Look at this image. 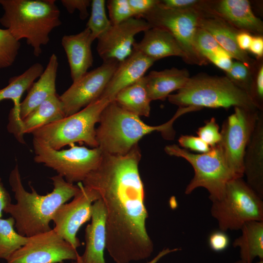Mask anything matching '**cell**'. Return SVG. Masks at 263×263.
<instances>
[{
	"mask_svg": "<svg viewBox=\"0 0 263 263\" xmlns=\"http://www.w3.org/2000/svg\"><path fill=\"white\" fill-rule=\"evenodd\" d=\"M141 158L138 144L123 155L103 152L99 165L82 182L98 193L104 205L106 249L115 263L145 260L153 251L146 227L148 212L138 169Z\"/></svg>",
	"mask_w": 263,
	"mask_h": 263,
	"instance_id": "6da1fadb",
	"label": "cell"
},
{
	"mask_svg": "<svg viewBox=\"0 0 263 263\" xmlns=\"http://www.w3.org/2000/svg\"><path fill=\"white\" fill-rule=\"evenodd\" d=\"M50 178L53 190L42 195L31 186V192L25 189L18 165L11 171L9 183L16 203L10 204L4 212L14 218L15 227L19 234L30 237L50 230V223L56 210L79 190L78 185L67 182L58 174Z\"/></svg>",
	"mask_w": 263,
	"mask_h": 263,
	"instance_id": "7a4b0ae2",
	"label": "cell"
},
{
	"mask_svg": "<svg viewBox=\"0 0 263 263\" xmlns=\"http://www.w3.org/2000/svg\"><path fill=\"white\" fill-rule=\"evenodd\" d=\"M189 112L187 108H179L167 122L158 126H150L139 116L129 112L111 101L102 111L96 129L98 147L104 152L123 155L127 153L144 136L160 132L166 139L174 136L173 124L182 115Z\"/></svg>",
	"mask_w": 263,
	"mask_h": 263,
	"instance_id": "3957f363",
	"label": "cell"
},
{
	"mask_svg": "<svg viewBox=\"0 0 263 263\" xmlns=\"http://www.w3.org/2000/svg\"><path fill=\"white\" fill-rule=\"evenodd\" d=\"M0 23L19 41L26 39L38 57L50 41V34L61 24L55 0H0Z\"/></svg>",
	"mask_w": 263,
	"mask_h": 263,
	"instance_id": "277c9868",
	"label": "cell"
},
{
	"mask_svg": "<svg viewBox=\"0 0 263 263\" xmlns=\"http://www.w3.org/2000/svg\"><path fill=\"white\" fill-rule=\"evenodd\" d=\"M168 99L179 108L190 107L196 111L203 108L227 109L231 107L259 110L247 93L226 76L205 73L190 77L186 85L170 94Z\"/></svg>",
	"mask_w": 263,
	"mask_h": 263,
	"instance_id": "5b68a950",
	"label": "cell"
},
{
	"mask_svg": "<svg viewBox=\"0 0 263 263\" xmlns=\"http://www.w3.org/2000/svg\"><path fill=\"white\" fill-rule=\"evenodd\" d=\"M112 100L99 98L78 112L52 122L32 133L53 149L59 150L75 143H84L93 148L98 147L95 125L101 114Z\"/></svg>",
	"mask_w": 263,
	"mask_h": 263,
	"instance_id": "8992f818",
	"label": "cell"
},
{
	"mask_svg": "<svg viewBox=\"0 0 263 263\" xmlns=\"http://www.w3.org/2000/svg\"><path fill=\"white\" fill-rule=\"evenodd\" d=\"M243 177L230 180L223 197L212 201L211 216L216 220L219 230H240L246 222L263 221V201Z\"/></svg>",
	"mask_w": 263,
	"mask_h": 263,
	"instance_id": "52a82bcc",
	"label": "cell"
},
{
	"mask_svg": "<svg viewBox=\"0 0 263 263\" xmlns=\"http://www.w3.org/2000/svg\"><path fill=\"white\" fill-rule=\"evenodd\" d=\"M165 151L169 155L181 157L192 167L194 175L186 186L188 195L198 188H204L211 201L220 200L225 193L227 183L235 178L226 167L217 145L207 152L193 153L176 144L166 146Z\"/></svg>",
	"mask_w": 263,
	"mask_h": 263,
	"instance_id": "ba28073f",
	"label": "cell"
},
{
	"mask_svg": "<svg viewBox=\"0 0 263 263\" xmlns=\"http://www.w3.org/2000/svg\"><path fill=\"white\" fill-rule=\"evenodd\" d=\"M34 161L56 171L67 182H82L99 165L103 151L99 148L88 149L75 144L68 149L56 150L33 138Z\"/></svg>",
	"mask_w": 263,
	"mask_h": 263,
	"instance_id": "9c48e42d",
	"label": "cell"
},
{
	"mask_svg": "<svg viewBox=\"0 0 263 263\" xmlns=\"http://www.w3.org/2000/svg\"><path fill=\"white\" fill-rule=\"evenodd\" d=\"M159 2L142 19L151 27L166 30L175 38L186 56V63L199 66L207 65L209 62L199 53L194 43L199 19L205 16V14L196 9L168 8Z\"/></svg>",
	"mask_w": 263,
	"mask_h": 263,
	"instance_id": "30bf717a",
	"label": "cell"
},
{
	"mask_svg": "<svg viewBox=\"0 0 263 263\" xmlns=\"http://www.w3.org/2000/svg\"><path fill=\"white\" fill-rule=\"evenodd\" d=\"M260 111L234 107L225 119L217 145L225 163L235 178L244 177V157Z\"/></svg>",
	"mask_w": 263,
	"mask_h": 263,
	"instance_id": "8fae6325",
	"label": "cell"
},
{
	"mask_svg": "<svg viewBox=\"0 0 263 263\" xmlns=\"http://www.w3.org/2000/svg\"><path fill=\"white\" fill-rule=\"evenodd\" d=\"M119 62L103 61L96 68L87 72L59 96L65 116L76 113L99 98L106 87Z\"/></svg>",
	"mask_w": 263,
	"mask_h": 263,
	"instance_id": "7c38bea8",
	"label": "cell"
},
{
	"mask_svg": "<svg viewBox=\"0 0 263 263\" xmlns=\"http://www.w3.org/2000/svg\"><path fill=\"white\" fill-rule=\"evenodd\" d=\"M76 249L62 239L53 229L30 237L28 242L13 253L7 263H58L76 261Z\"/></svg>",
	"mask_w": 263,
	"mask_h": 263,
	"instance_id": "4fadbf2b",
	"label": "cell"
},
{
	"mask_svg": "<svg viewBox=\"0 0 263 263\" xmlns=\"http://www.w3.org/2000/svg\"><path fill=\"white\" fill-rule=\"evenodd\" d=\"M77 185L79 190L73 200L60 206L52 219L57 234L75 249L81 245L76 236L77 232L82 225L91 219L93 204L99 199L94 189L82 182Z\"/></svg>",
	"mask_w": 263,
	"mask_h": 263,
	"instance_id": "5bb4252c",
	"label": "cell"
},
{
	"mask_svg": "<svg viewBox=\"0 0 263 263\" xmlns=\"http://www.w3.org/2000/svg\"><path fill=\"white\" fill-rule=\"evenodd\" d=\"M150 28L145 19L136 18L112 25L97 39L96 50L99 56L103 61H123L132 52L135 36Z\"/></svg>",
	"mask_w": 263,
	"mask_h": 263,
	"instance_id": "9a60e30c",
	"label": "cell"
},
{
	"mask_svg": "<svg viewBox=\"0 0 263 263\" xmlns=\"http://www.w3.org/2000/svg\"><path fill=\"white\" fill-rule=\"evenodd\" d=\"M208 12L239 31L263 35V23L255 15L247 0H209Z\"/></svg>",
	"mask_w": 263,
	"mask_h": 263,
	"instance_id": "2e32d148",
	"label": "cell"
},
{
	"mask_svg": "<svg viewBox=\"0 0 263 263\" xmlns=\"http://www.w3.org/2000/svg\"><path fill=\"white\" fill-rule=\"evenodd\" d=\"M91 223L85 229L86 246L77 263H106L104 251L106 245V213L101 199L92 206Z\"/></svg>",
	"mask_w": 263,
	"mask_h": 263,
	"instance_id": "e0dca14e",
	"label": "cell"
},
{
	"mask_svg": "<svg viewBox=\"0 0 263 263\" xmlns=\"http://www.w3.org/2000/svg\"><path fill=\"white\" fill-rule=\"evenodd\" d=\"M154 62L133 50L128 57L119 63L99 98L113 100L119 92L144 77Z\"/></svg>",
	"mask_w": 263,
	"mask_h": 263,
	"instance_id": "ac0fdd59",
	"label": "cell"
},
{
	"mask_svg": "<svg viewBox=\"0 0 263 263\" xmlns=\"http://www.w3.org/2000/svg\"><path fill=\"white\" fill-rule=\"evenodd\" d=\"M65 117L57 94L47 98L24 119L17 123H8L7 129L20 143H25L24 134L31 133Z\"/></svg>",
	"mask_w": 263,
	"mask_h": 263,
	"instance_id": "d6986e66",
	"label": "cell"
},
{
	"mask_svg": "<svg viewBox=\"0 0 263 263\" xmlns=\"http://www.w3.org/2000/svg\"><path fill=\"white\" fill-rule=\"evenodd\" d=\"M94 41L87 27L76 34L64 35L62 38L61 45L67 56L73 82L80 78L92 66L91 46Z\"/></svg>",
	"mask_w": 263,
	"mask_h": 263,
	"instance_id": "ffe728a7",
	"label": "cell"
},
{
	"mask_svg": "<svg viewBox=\"0 0 263 263\" xmlns=\"http://www.w3.org/2000/svg\"><path fill=\"white\" fill-rule=\"evenodd\" d=\"M246 183L263 199V111H260L255 128L244 157Z\"/></svg>",
	"mask_w": 263,
	"mask_h": 263,
	"instance_id": "44dd1931",
	"label": "cell"
},
{
	"mask_svg": "<svg viewBox=\"0 0 263 263\" xmlns=\"http://www.w3.org/2000/svg\"><path fill=\"white\" fill-rule=\"evenodd\" d=\"M144 33L142 39L133 44V50L154 61L166 57L176 56L181 57L186 62L184 52L169 33L163 29L151 27Z\"/></svg>",
	"mask_w": 263,
	"mask_h": 263,
	"instance_id": "7402d4cb",
	"label": "cell"
},
{
	"mask_svg": "<svg viewBox=\"0 0 263 263\" xmlns=\"http://www.w3.org/2000/svg\"><path fill=\"white\" fill-rule=\"evenodd\" d=\"M199 26L211 34L220 46L233 58L251 68L254 66L256 59L250 57L246 51L240 49L237 44L236 37L240 31L215 16L201 17Z\"/></svg>",
	"mask_w": 263,
	"mask_h": 263,
	"instance_id": "603a6c76",
	"label": "cell"
},
{
	"mask_svg": "<svg viewBox=\"0 0 263 263\" xmlns=\"http://www.w3.org/2000/svg\"><path fill=\"white\" fill-rule=\"evenodd\" d=\"M58 66L57 56L53 54L43 73L28 90L26 97L20 102L19 116L22 120L38 106L56 92V79Z\"/></svg>",
	"mask_w": 263,
	"mask_h": 263,
	"instance_id": "cb8c5ba5",
	"label": "cell"
},
{
	"mask_svg": "<svg viewBox=\"0 0 263 263\" xmlns=\"http://www.w3.org/2000/svg\"><path fill=\"white\" fill-rule=\"evenodd\" d=\"M190 77L186 69L173 67L150 72L145 78L150 100H165L171 92L182 88Z\"/></svg>",
	"mask_w": 263,
	"mask_h": 263,
	"instance_id": "d4e9b609",
	"label": "cell"
},
{
	"mask_svg": "<svg viewBox=\"0 0 263 263\" xmlns=\"http://www.w3.org/2000/svg\"><path fill=\"white\" fill-rule=\"evenodd\" d=\"M43 71V66L41 63H34L21 75L11 77L8 85L0 90V102L10 99L14 103V107L9 113V119L16 121L20 120L19 108L21 96L25 91L29 90Z\"/></svg>",
	"mask_w": 263,
	"mask_h": 263,
	"instance_id": "484cf974",
	"label": "cell"
},
{
	"mask_svg": "<svg viewBox=\"0 0 263 263\" xmlns=\"http://www.w3.org/2000/svg\"><path fill=\"white\" fill-rule=\"evenodd\" d=\"M242 234L232 243L240 250V259L252 263L259 258L263 260V221H251L241 227Z\"/></svg>",
	"mask_w": 263,
	"mask_h": 263,
	"instance_id": "4316f807",
	"label": "cell"
},
{
	"mask_svg": "<svg viewBox=\"0 0 263 263\" xmlns=\"http://www.w3.org/2000/svg\"><path fill=\"white\" fill-rule=\"evenodd\" d=\"M113 100L124 109L139 117L149 116L151 101L148 94L145 76L119 92Z\"/></svg>",
	"mask_w": 263,
	"mask_h": 263,
	"instance_id": "83f0119b",
	"label": "cell"
},
{
	"mask_svg": "<svg viewBox=\"0 0 263 263\" xmlns=\"http://www.w3.org/2000/svg\"><path fill=\"white\" fill-rule=\"evenodd\" d=\"M15 224V221L12 217L4 219L0 218V259L7 260L30 240V237L16 231Z\"/></svg>",
	"mask_w": 263,
	"mask_h": 263,
	"instance_id": "f1b7e54d",
	"label": "cell"
},
{
	"mask_svg": "<svg viewBox=\"0 0 263 263\" xmlns=\"http://www.w3.org/2000/svg\"><path fill=\"white\" fill-rule=\"evenodd\" d=\"M106 1L93 0L91 1V12L86 24L94 40L104 34L112 25L106 12Z\"/></svg>",
	"mask_w": 263,
	"mask_h": 263,
	"instance_id": "f546056e",
	"label": "cell"
},
{
	"mask_svg": "<svg viewBox=\"0 0 263 263\" xmlns=\"http://www.w3.org/2000/svg\"><path fill=\"white\" fill-rule=\"evenodd\" d=\"M20 47L16 39L7 29H0V69L13 65Z\"/></svg>",
	"mask_w": 263,
	"mask_h": 263,
	"instance_id": "4dcf8cb0",
	"label": "cell"
},
{
	"mask_svg": "<svg viewBox=\"0 0 263 263\" xmlns=\"http://www.w3.org/2000/svg\"><path fill=\"white\" fill-rule=\"evenodd\" d=\"M248 94L260 111H263V58H257L252 70V77Z\"/></svg>",
	"mask_w": 263,
	"mask_h": 263,
	"instance_id": "1f68e13d",
	"label": "cell"
},
{
	"mask_svg": "<svg viewBox=\"0 0 263 263\" xmlns=\"http://www.w3.org/2000/svg\"><path fill=\"white\" fill-rule=\"evenodd\" d=\"M253 67L251 68L240 61H234L229 71L226 73V76L248 94L252 81Z\"/></svg>",
	"mask_w": 263,
	"mask_h": 263,
	"instance_id": "d6a6232c",
	"label": "cell"
},
{
	"mask_svg": "<svg viewBox=\"0 0 263 263\" xmlns=\"http://www.w3.org/2000/svg\"><path fill=\"white\" fill-rule=\"evenodd\" d=\"M194 43L198 51L207 59L210 56L224 50L211 34L199 26L196 31Z\"/></svg>",
	"mask_w": 263,
	"mask_h": 263,
	"instance_id": "836d02e7",
	"label": "cell"
},
{
	"mask_svg": "<svg viewBox=\"0 0 263 263\" xmlns=\"http://www.w3.org/2000/svg\"><path fill=\"white\" fill-rule=\"evenodd\" d=\"M106 4L112 25L117 24L134 18L128 0H109Z\"/></svg>",
	"mask_w": 263,
	"mask_h": 263,
	"instance_id": "e575fe53",
	"label": "cell"
},
{
	"mask_svg": "<svg viewBox=\"0 0 263 263\" xmlns=\"http://www.w3.org/2000/svg\"><path fill=\"white\" fill-rule=\"evenodd\" d=\"M196 133L210 148L217 145L221 140L219 126L214 117L206 121L204 126L198 128Z\"/></svg>",
	"mask_w": 263,
	"mask_h": 263,
	"instance_id": "d590c367",
	"label": "cell"
},
{
	"mask_svg": "<svg viewBox=\"0 0 263 263\" xmlns=\"http://www.w3.org/2000/svg\"><path fill=\"white\" fill-rule=\"evenodd\" d=\"M207 0H159V4L164 7L174 9H192L205 14L207 13Z\"/></svg>",
	"mask_w": 263,
	"mask_h": 263,
	"instance_id": "8d00e7d4",
	"label": "cell"
},
{
	"mask_svg": "<svg viewBox=\"0 0 263 263\" xmlns=\"http://www.w3.org/2000/svg\"><path fill=\"white\" fill-rule=\"evenodd\" d=\"M180 147L187 150L205 153L208 152L211 148L201 140L198 136L189 135H182L178 139Z\"/></svg>",
	"mask_w": 263,
	"mask_h": 263,
	"instance_id": "74e56055",
	"label": "cell"
},
{
	"mask_svg": "<svg viewBox=\"0 0 263 263\" xmlns=\"http://www.w3.org/2000/svg\"><path fill=\"white\" fill-rule=\"evenodd\" d=\"M128 1L133 17L142 19L157 5L159 0H128Z\"/></svg>",
	"mask_w": 263,
	"mask_h": 263,
	"instance_id": "f35d334b",
	"label": "cell"
},
{
	"mask_svg": "<svg viewBox=\"0 0 263 263\" xmlns=\"http://www.w3.org/2000/svg\"><path fill=\"white\" fill-rule=\"evenodd\" d=\"M61 2L70 14H73L75 10L79 13V18L84 20L89 16L88 8L91 5L90 0H61Z\"/></svg>",
	"mask_w": 263,
	"mask_h": 263,
	"instance_id": "ab89813d",
	"label": "cell"
},
{
	"mask_svg": "<svg viewBox=\"0 0 263 263\" xmlns=\"http://www.w3.org/2000/svg\"><path fill=\"white\" fill-rule=\"evenodd\" d=\"M208 244L210 248L215 252H221L229 245V239L225 232L219 230L210 235Z\"/></svg>",
	"mask_w": 263,
	"mask_h": 263,
	"instance_id": "60d3db41",
	"label": "cell"
},
{
	"mask_svg": "<svg viewBox=\"0 0 263 263\" xmlns=\"http://www.w3.org/2000/svg\"><path fill=\"white\" fill-rule=\"evenodd\" d=\"M233 57L225 50L219 51L207 58L208 62L213 63L225 73L231 68L233 61Z\"/></svg>",
	"mask_w": 263,
	"mask_h": 263,
	"instance_id": "b9f144b4",
	"label": "cell"
},
{
	"mask_svg": "<svg viewBox=\"0 0 263 263\" xmlns=\"http://www.w3.org/2000/svg\"><path fill=\"white\" fill-rule=\"evenodd\" d=\"M248 50L254 54L257 58H263V36H254Z\"/></svg>",
	"mask_w": 263,
	"mask_h": 263,
	"instance_id": "7bdbcfd3",
	"label": "cell"
},
{
	"mask_svg": "<svg viewBox=\"0 0 263 263\" xmlns=\"http://www.w3.org/2000/svg\"><path fill=\"white\" fill-rule=\"evenodd\" d=\"M11 203V196L4 187L0 177V218H1L5 208Z\"/></svg>",
	"mask_w": 263,
	"mask_h": 263,
	"instance_id": "ee69618b",
	"label": "cell"
},
{
	"mask_svg": "<svg viewBox=\"0 0 263 263\" xmlns=\"http://www.w3.org/2000/svg\"><path fill=\"white\" fill-rule=\"evenodd\" d=\"M252 37L249 33L240 32L236 37L237 43L240 49L244 51L248 50Z\"/></svg>",
	"mask_w": 263,
	"mask_h": 263,
	"instance_id": "f6af8a7d",
	"label": "cell"
},
{
	"mask_svg": "<svg viewBox=\"0 0 263 263\" xmlns=\"http://www.w3.org/2000/svg\"><path fill=\"white\" fill-rule=\"evenodd\" d=\"M180 250V249L179 248H164L162 250H161L151 260H150L147 263H157L165 256L169 254L178 251Z\"/></svg>",
	"mask_w": 263,
	"mask_h": 263,
	"instance_id": "bcb514c9",
	"label": "cell"
},
{
	"mask_svg": "<svg viewBox=\"0 0 263 263\" xmlns=\"http://www.w3.org/2000/svg\"><path fill=\"white\" fill-rule=\"evenodd\" d=\"M232 263H247L245 262L244 261L240 259L238 261L234 262ZM256 263H263V260H260V261L257 262Z\"/></svg>",
	"mask_w": 263,
	"mask_h": 263,
	"instance_id": "7dc6e473",
	"label": "cell"
},
{
	"mask_svg": "<svg viewBox=\"0 0 263 263\" xmlns=\"http://www.w3.org/2000/svg\"><path fill=\"white\" fill-rule=\"evenodd\" d=\"M72 263H77L76 261L74 262H73Z\"/></svg>",
	"mask_w": 263,
	"mask_h": 263,
	"instance_id": "c3c4849f",
	"label": "cell"
}]
</instances>
